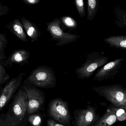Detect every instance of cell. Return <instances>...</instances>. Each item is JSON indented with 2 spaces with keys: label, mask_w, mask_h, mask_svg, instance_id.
I'll return each instance as SVG.
<instances>
[{
  "label": "cell",
  "mask_w": 126,
  "mask_h": 126,
  "mask_svg": "<svg viewBox=\"0 0 126 126\" xmlns=\"http://www.w3.org/2000/svg\"><path fill=\"white\" fill-rule=\"evenodd\" d=\"M93 90L117 108L126 110V88L121 84L93 87Z\"/></svg>",
  "instance_id": "1"
},
{
  "label": "cell",
  "mask_w": 126,
  "mask_h": 126,
  "mask_svg": "<svg viewBox=\"0 0 126 126\" xmlns=\"http://www.w3.org/2000/svg\"><path fill=\"white\" fill-rule=\"evenodd\" d=\"M109 60V57L105 56L99 52H92L86 57V62L76 69L75 73L79 79H88L97 68L103 67Z\"/></svg>",
  "instance_id": "2"
},
{
  "label": "cell",
  "mask_w": 126,
  "mask_h": 126,
  "mask_svg": "<svg viewBox=\"0 0 126 126\" xmlns=\"http://www.w3.org/2000/svg\"><path fill=\"white\" fill-rule=\"evenodd\" d=\"M31 83L42 88L53 87L56 85L55 72L47 66L38 67L31 73L28 78Z\"/></svg>",
  "instance_id": "3"
},
{
  "label": "cell",
  "mask_w": 126,
  "mask_h": 126,
  "mask_svg": "<svg viewBox=\"0 0 126 126\" xmlns=\"http://www.w3.org/2000/svg\"><path fill=\"white\" fill-rule=\"evenodd\" d=\"M61 23L60 20L56 18L46 24V30L50 34L51 40L58 42L56 45L61 47L77 41L81 37L75 34H72L64 32L60 26Z\"/></svg>",
  "instance_id": "4"
},
{
  "label": "cell",
  "mask_w": 126,
  "mask_h": 126,
  "mask_svg": "<svg viewBox=\"0 0 126 126\" xmlns=\"http://www.w3.org/2000/svg\"><path fill=\"white\" fill-rule=\"evenodd\" d=\"M48 110L50 115L57 121L65 126L70 125L71 116L67 102L59 98L54 99L50 102Z\"/></svg>",
  "instance_id": "5"
},
{
  "label": "cell",
  "mask_w": 126,
  "mask_h": 126,
  "mask_svg": "<svg viewBox=\"0 0 126 126\" xmlns=\"http://www.w3.org/2000/svg\"><path fill=\"white\" fill-rule=\"evenodd\" d=\"M74 114L73 126H92L100 118L99 114L96 113V109L90 106L85 109L75 110Z\"/></svg>",
  "instance_id": "6"
},
{
  "label": "cell",
  "mask_w": 126,
  "mask_h": 126,
  "mask_svg": "<svg viewBox=\"0 0 126 126\" xmlns=\"http://www.w3.org/2000/svg\"><path fill=\"white\" fill-rule=\"evenodd\" d=\"M124 60L120 58L107 63L96 72L93 79L101 81L113 77L119 71Z\"/></svg>",
  "instance_id": "7"
},
{
  "label": "cell",
  "mask_w": 126,
  "mask_h": 126,
  "mask_svg": "<svg viewBox=\"0 0 126 126\" xmlns=\"http://www.w3.org/2000/svg\"><path fill=\"white\" fill-rule=\"evenodd\" d=\"M25 91L28 96V113L32 114L37 111L43 105L45 98L43 95L35 88H28L24 87Z\"/></svg>",
  "instance_id": "8"
},
{
  "label": "cell",
  "mask_w": 126,
  "mask_h": 126,
  "mask_svg": "<svg viewBox=\"0 0 126 126\" xmlns=\"http://www.w3.org/2000/svg\"><path fill=\"white\" fill-rule=\"evenodd\" d=\"M24 73H22L17 77L12 79L3 88L0 96V110L8 102L21 84Z\"/></svg>",
  "instance_id": "9"
},
{
  "label": "cell",
  "mask_w": 126,
  "mask_h": 126,
  "mask_svg": "<svg viewBox=\"0 0 126 126\" xmlns=\"http://www.w3.org/2000/svg\"><path fill=\"white\" fill-rule=\"evenodd\" d=\"M28 102L25 91L20 90L16 96L13 104V112L19 120H22L25 117L28 110Z\"/></svg>",
  "instance_id": "10"
},
{
  "label": "cell",
  "mask_w": 126,
  "mask_h": 126,
  "mask_svg": "<svg viewBox=\"0 0 126 126\" xmlns=\"http://www.w3.org/2000/svg\"><path fill=\"white\" fill-rule=\"evenodd\" d=\"M30 56V53L28 51L24 49L17 50L13 52L2 63L4 67H10L14 63L23 65L28 63Z\"/></svg>",
  "instance_id": "11"
},
{
  "label": "cell",
  "mask_w": 126,
  "mask_h": 126,
  "mask_svg": "<svg viewBox=\"0 0 126 126\" xmlns=\"http://www.w3.org/2000/svg\"><path fill=\"white\" fill-rule=\"evenodd\" d=\"M118 108H108L102 116L91 126H111L117 121L116 113Z\"/></svg>",
  "instance_id": "12"
},
{
  "label": "cell",
  "mask_w": 126,
  "mask_h": 126,
  "mask_svg": "<svg viewBox=\"0 0 126 126\" xmlns=\"http://www.w3.org/2000/svg\"><path fill=\"white\" fill-rule=\"evenodd\" d=\"M21 22L24 30L32 42L37 41L41 33L36 25L24 17H22Z\"/></svg>",
  "instance_id": "13"
},
{
  "label": "cell",
  "mask_w": 126,
  "mask_h": 126,
  "mask_svg": "<svg viewBox=\"0 0 126 126\" xmlns=\"http://www.w3.org/2000/svg\"><path fill=\"white\" fill-rule=\"evenodd\" d=\"M7 27L18 39L23 42H29L22 24L19 19H15L7 25Z\"/></svg>",
  "instance_id": "14"
},
{
  "label": "cell",
  "mask_w": 126,
  "mask_h": 126,
  "mask_svg": "<svg viewBox=\"0 0 126 126\" xmlns=\"http://www.w3.org/2000/svg\"><path fill=\"white\" fill-rule=\"evenodd\" d=\"M104 41L112 47L121 50L126 49V36H114L105 38Z\"/></svg>",
  "instance_id": "15"
},
{
  "label": "cell",
  "mask_w": 126,
  "mask_h": 126,
  "mask_svg": "<svg viewBox=\"0 0 126 126\" xmlns=\"http://www.w3.org/2000/svg\"><path fill=\"white\" fill-rule=\"evenodd\" d=\"M114 13L116 19L115 23L117 27L124 28L126 27V11L119 7L116 6L114 9Z\"/></svg>",
  "instance_id": "16"
},
{
  "label": "cell",
  "mask_w": 126,
  "mask_h": 126,
  "mask_svg": "<svg viewBox=\"0 0 126 126\" xmlns=\"http://www.w3.org/2000/svg\"><path fill=\"white\" fill-rule=\"evenodd\" d=\"M98 0H88L87 1V19L92 21L95 17L98 8Z\"/></svg>",
  "instance_id": "17"
},
{
  "label": "cell",
  "mask_w": 126,
  "mask_h": 126,
  "mask_svg": "<svg viewBox=\"0 0 126 126\" xmlns=\"http://www.w3.org/2000/svg\"><path fill=\"white\" fill-rule=\"evenodd\" d=\"M8 40L5 34L0 33V63H2L6 58L5 54V49Z\"/></svg>",
  "instance_id": "18"
},
{
  "label": "cell",
  "mask_w": 126,
  "mask_h": 126,
  "mask_svg": "<svg viewBox=\"0 0 126 126\" xmlns=\"http://www.w3.org/2000/svg\"><path fill=\"white\" fill-rule=\"evenodd\" d=\"M63 23L68 28L75 29L77 26L76 22L71 17L69 16L62 17H61Z\"/></svg>",
  "instance_id": "19"
},
{
  "label": "cell",
  "mask_w": 126,
  "mask_h": 126,
  "mask_svg": "<svg viewBox=\"0 0 126 126\" xmlns=\"http://www.w3.org/2000/svg\"><path fill=\"white\" fill-rule=\"evenodd\" d=\"M9 75L6 73L5 67L2 63H0V86L9 79Z\"/></svg>",
  "instance_id": "20"
},
{
  "label": "cell",
  "mask_w": 126,
  "mask_h": 126,
  "mask_svg": "<svg viewBox=\"0 0 126 126\" xmlns=\"http://www.w3.org/2000/svg\"><path fill=\"white\" fill-rule=\"evenodd\" d=\"M75 4L80 17H83L85 16L86 14L85 10L84 4L83 0H76Z\"/></svg>",
  "instance_id": "21"
},
{
  "label": "cell",
  "mask_w": 126,
  "mask_h": 126,
  "mask_svg": "<svg viewBox=\"0 0 126 126\" xmlns=\"http://www.w3.org/2000/svg\"><path fill=\"white\" fill-rule=\"evenodd\" d=\"M29 120L30 123L33 126H40L42 122L41 117L38 115L30 116Z\"/></svg>",
  "instance_id": "22"
},
{
  "label": "cell",
  "mask_w": 126,
  "mask_h": 126,
  "mask_svg": "<svg viewBox=\"0 0 126 126\" xmlns=\"http://www.w3.org/2000/svg\"><path fill=\"white\" fill-rule=\"evenodd\" d=\"M126 110L122 108H118L116 113L117 121H122L126 119Z\"/></svg>",
  "instance_id": "23"
},
{
  "label": "cell",
  "mask_w": 126,
  "mask_h": 126,
  "mask_svg": "<svg viewBox=\"0 0 126 126\" xmlns=\"http://www.w3.org/2000/svg\"><path fill=\"white\" fill-rule=\"evenodd\" d=\"M9 11V9L8 6L0 4V16L8 14Z\"/></svg>",
  "instance_id": "24"
},
{
  "label": "cell",
  "mask_w": 126,
  "mask_h": 126,
  "mask_svg": "<svg viewBox=\"0 0 126 126\" xmlns=\"http://www.w3.org/2000/svg\"><path fill=\"white\" fill-rule=\"evenodd\" d=\"M47 126H67L60 123H58L52 119H48L47 120Z\"/></svg>",
  "instance_id": "25"
},
{
  "label": "cell",
  "mask_w": 126,
  "mask_h": 126,
  "mask_svg": "<svg viewBox=\"0 0 126 126\" xmlns=\"http://www.w3.org/2000/svg\"><path fill=\"white\" fill-rule=\"evenodd\" d=\"M23 1L25 4L31 5H36L40 2V0H23Z\"/></svg>",
  "instance_id": "26"
}]
</instances>
